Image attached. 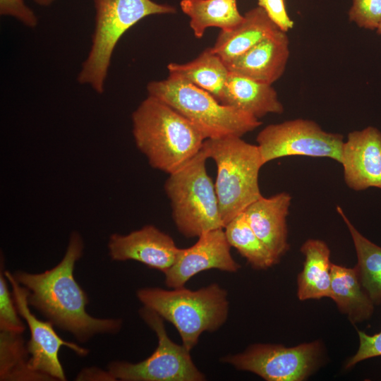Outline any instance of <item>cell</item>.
<instances>
[{"mask_svg":"<svg viewBox=\"0 0 381 381\" xmlns=\"http://www.w3.org/2000/svg\"><path fill=\"white\" fill-rule=\"evenodd\" d=\"M4 271L0 272V329L22 334L25 325L18 316L12 293L10 292Z\"/></svg>","mask_w":381,"mask_h":381,"instance_id":"484cf974","label":"cell"},{"mask_svg":"<svg viewBox=\"0 0 381 381\" xmlns=\"http://www.w3.org/2000/svg\"><path fill=\"white\" fill-rule=\"evenodd\" d=\"M76 380H116L109 371H104L96 367L83 369L77 375Z\"/></svg>","mask_w":381,"mask_h":381,"instance_id":"4dcf8cb0","label":"cell"},{"mask_svg":"<svg viewBox=\"0 0 381 381\" xmlns=\"http://www.w3.org/2000/svg\"><path fill=\"white\" fill-rule=\"evenodd\" d=\"M198 238L192 246L179 248L173 265L164 272L168 287H183L190 278L202 271L217 269L236 272L240 269L231 254L224 228L205 232Z\"/></svg>","mask_w":381,"mask_h":381,"instance_id":"7c38bea8","label":"cell"},{"mask_svg":"<svg viewBox=\"0 0 381 381\" xmlns=\"http://www.w3.org/2000/svg\"><path fill=\"white\" fill-rule=\"evenodd\" d=\"M170 75L184 80L214 96L218 101L230 73L223 60L211 47L186 64L167 65Z\"/></svg>","mask_w":381,"mask_h":381,"instance_id":"44dd1931","label":"cell"},{"mask_svg":"<svg viewBox=\"0 0 381 381\" xmlns=\"http://www.w3.org/2000/svg\"><path fill=\"white\" fill-rule=\"evenodd\" d=\"M95 26L92 44L78 80L102 93L114 49L122 35L143 18L174 13V7L152 0H93Z\"/></svg>","mask_w":381,"mask_h":381,"instance_id":"52a82bcc","label":"cell"},{"mask_svg":"<svg viewBox=\"0 0 381 381\" xmlns=\"http://www.w3.org/2000/svg\"><path fill=\"white\" fill-rule=\"evenodd\" d=\"M181 8L190 18V27L197 38L202 37L210 27L230 30L244 18L236 0H181Z\"/></svg>","mask_w":381,"mask_h":381,"instance_id":"7402d4cb","label":"cell"},{"mask_svg":"<svg viewBox=\"0 0 381 381\" xmlns=\"http://www.w3.org/2000/svg\"><path fill=\"white\" fill-rule=\"evenodd\" d=\"M202 149L217 166L214 186L224 227L262 196L259 171L264 163L258 145L237 135L207 138Z\"/></svg>","mask_w":381,"mask_h":381,"instance_id":"277c9868","label":"cell"},{"mask_svg":"<svg viewBox=\"0 0 381 381\" xmlns=\"http://www.w3.org/2000/svg\"><path fill=\"white\" fill-rule=\"evenodd\" d=\"M207 159L201 148L188 163L168 174L164 185L173 221L187 238L224 228L215 186L206 170Z\"/></svg>","mask_w":381,"mask_h":381,"instance_id":"5b68a950","label":"cell"},{"mask_svg":"<svg viewBox=\"0 0 381 381\" xmlns=\"http://www.w3.org/2000/svg\"><path fill=\"white\" fill-rule=\"evenodd\" d=\"M289 45L286 32L279 29L225 64L230 73L272 85L285 71Z\"/></svg>","mask_w":381,"mask_h":381,"instance_id":"9a60e30c","label":"cell"},{"mask_svg":"<svg viewBox=\"0 0 381 381\" xmlns=\"http://www.w3.org/2000/svg\"><path fill=\"white\" fill-rule=\"evenodd\" d=\"M12 287V295L20 315L26 321L30 332L27 343L29 365L35 372L45 375L53 380H66V376L59 358L61 346H66L80 356H86L89 351L75 343L66 341L55 332L50 321L39 320L30 310L28 290L19 284L12 273L4 271Z\"/></svg>","mask_w":381,"mask_h":381,"instance_id":"8fae6325","label":"cell"},{"mask_svg":"<svg viewBox=\"0 0 381 381\" xmlns=\"http://www.w3.org/2000/svg\"><path fill=\"white\" fill-rule=\"evenodd\" d=\"M320 355L318 341L294 347L255 344L241 353L223 356L221 361L267 381H301L313 372Z\"/></svg>","mask_w":381,"mask_h":381,"instance_id":"30bf717a","label":"cell"},{"mask_svg":"<svg viewBox=\"0 0 381 381\" xmlns=\"http://www.w3.org/2000/svg\"><path fill=\"white\" fill-rule=\"evenodd\" d=\"M219 102L260 119L282 114L284 107L272 85L230 73Z\"/></svg>","mask_w":381,"mask_h":381,"instance_id":"e0dca14e","label":"cell"},{"mask_svg":"<svg viewBox=\"0 0 381 381\" xmlns=\"http://www.w3.org/2000/svg\"><path fill=\"white\" fill-rule=\"evenodd\" d=\"M224 229L231 247L235 248L253 268L265 270L278 262L255 234L244 212L228 222Z\"/></svg>","mask_w":381,"mask_h":381,"instance_id":"d4e9b609","label":"cell"},{"mask_svg":"<svg viewBox=\"0 0 381 381\" xmlns=\"http://www.w3.org/2000/svg\"><path fill=\"white\" fill-rule=\"evenodd\" d=\"M243 16V20L234 28L221 30L211 47L224 63L241 56L279 29L260 6L250 9Z\"/></svg>","mask_w":381,"mask_h":381,"instance_id":"ac0fdd59","label":"cell"},{"mask_svg":"<svg viewBox=\"0 0 381 381\" xmlns=\"http://www.w3.org/2000/svg\"><path fill=\"white\" fill-rule=\"evenodd\" d=\"M131 118L137 148L153 169L167 174L193 159L207 139L186 117L149 95L133 112Z\"/></svg>","mask_w":381,"mask_h":381,"instance_id":"7a4b0ae2","label":"cell"},{"mask_svg":"<svg viewBox=\"0 0 381 381\" xmlns=\"http://www.w3.org/2000/svg\"><path fill=\"white\" fill-rule=\"evenodd\" d=\"M337 211L346 223L353 242L358 259L356 267L361 284L374 305H381V247L363 236L339 207H337Z\"/></svg>","mask_w":381,"mask_h":381,"instance_id":"603a6c76","label":"cell"},{"mask_svg":"<svg viewBox=\"0 0 381 381\" xmlns=\"http://www.w3.org/2000/svg\"><path fill=\"white\" fill-rule=\"evenodd\" d=\"M54 1H56V0H34V1L36 4H37L40 5V6H47L50 5Z\"/></svg>","mask_w":381,"mask_h":381,"instance_id":"1f68e13d","label":"cell"},{"mask_svg":"<svg viewBox=\"0 0 381 381\" xmlns=\"http://www.w3.org/2000/svg\"><path fill=\"white\" fill-rule=\"evenodd\" d=\"M291 200L288 193L282 192L262 196L244 210L250 227L277 260L289 248L286 217Z\"/></svg>","mask_w":381,"mask_h":381,"instance_id":"2e32d148","label":"cell"},{"mask_svg":"<svg viewBox=\"0 0 381 381\" xmlns=\"http://www.w3.org/2000/svg\"><path fill=\"white\" fill-rule=\"evenodd\" d=\"M359 346L356 353L346 363V368H351L364 360L381 356V331L369 335L362 331H358Z\"/></svg>","mask_w":381,"mask_h":381,"instance_id":"83f0119b","label":"cell"},{"mask_svg":"<svg viewBox=\"0 0 381 381\" xmlns=\"http://www.w3.org/2000/svg\"><path fill=\"white\" fill-rule=\"evenodd\" d=\"M270 19L283 32H287L294 27V21L289 16L284 0H258Z\"/></svg>","mask_w":381,"mask_h":381,"instance_id":"f546056e","label":"cell"},{"mask_svg":"<svg viewBox=\"0 0 381 381\" xmlns=\"http://www.w3.org/2000/svg\"><path fill=\"white\" fill-rule=\"evenodd\" d=\"M343 139L313 121L297 119L267 126L256 141L264 164L289 156L328 157L341 164Z\"/></svg>","mask_w":381,"mask_h":381,"instance_id":"9c48e42d","label":"cell"},{"mask_svg":"<svg viewBox=\"0 0 381 381\" xmlns=\"http://www.w3.org/2000/svg\"><path fill=\"white\" fill-rule=\"evenodd\" d=\"M83 250V238L74 231L63 258L55 267L42 273L22 270L12 273L14 279L28 290L29 306L81 343L97 334H116L123 325L121 319L97 318L86 312L87 295L73 276L75 265Z\"/></svg>","mask_w":381,"mask_h":381,"instance_id":"6da1fadb","label":"cell"},{"mask_svg":"<svg viewBox=\"0 0 381 381\" xmlns=\"http://www.w3.org/2000/svg\"><path fill=\"white\" fill-rule=\"evenodd\" d=\"M107 248L112 260H135L163 273L173 265L179 250L169 234L151 224L126 235L111 234Z\"/></svg>","mask_w":381,"mask_h":381,"instance_id":"4fadbf2b","label":"cell"},{"mask_svg":"<svg viewBox=\"0 0 381 381\" xmlns=\"http://www.w3.org/2000/svg\"><path fill=\"white\" fill-rule=\"evenodd\" d=\"M376 31L377 34L381 35V22L380 23Z\"/></svg>","mask_w":381,"mask_h":381,"instance_id":"d6a6232c","label":"cell"},{"mask_svg":"<svg viewBox=\"0 0 381 381\" xmlns=\"http://www.w3.org/2000/svg\"><path fill=\"white\" fill-rule=\"evenodd\" d=\"M147 90L149 96L167 104L193 123L207 139L242 137L262 124L259 119L221 104L208 92L175 76L150 82Z\"/></svg>","mask_w":381,"mask_h":381,"instance_id":"8992f818","label":"cell"},{"mask_svg":"<svg viewBox=\"0 0 381 381\" xmlns=\"http://www.w3.org/2000/svg\"><path fill=\"white\" fill-rule=\"evenodd\" d=\"M136 296L143 306L175 327L190 351L203 332L219 329L229 315L227 292L217 283L195 291L185 286L172 290L145 287L138 289Z\"/></svg>","mask_w":381,"mask_h":381,"instance_id":"3957f363","label":"cell"},{"mask_svg":"<svg viewBox=\"0 0 381 381\" xmlns=\"http://www.w3.org/2000/svg\"><path fill=\"white\" fill-rule=\"evenodd\" d=\"M140 316L156 334L158 344L151 356L136 363L112 361L108 370L116 380L122 381H203L205 375L194 364L183 344L174 342L168 336L164 319L143 306Z\"/></svg>","mask_w":381,"mask_h":381,"instance_id":"ba28073f","label":"cell"},{"mask_svg":"<svg viewBox=\"0 0 381 381\" xmlns=\"http://www.w3.org/2000/svg\"><path fill=\"white\" fill-rule=\"evenodd\" d=\"M1 381H50L49 377L32 370L29 353L21 334L1 331Z\"/></svg>","mask_w":381,"mask_h":381,"instance_id":"cb8c5ba5","label":"cell"},{"mask_svg":"<svg viewBox=\"0 0 381 381\" xmlns=\"http://www.w3.org/2000/svg\"><path fill=\"white\" fill-rule=\"evenodd\" d=\"M349 20L360 28L377 30L381 22V0H353Z\"/></svg>","mask_w":381,"mask_h":381,"instance_id":"4316f807","label":"cell"},{"mask_svg":"<svg viewBox=\"0 0 381 381\" xmlns=\"http://www.w3.org/2000/svg\"><path fill=\"white\" fill-rule=\"evenodd\" d=\"M0 13L14 17L28 27L37 25V17L23 0H0Z\"/></svg>","mask_w":381,"mask_h":381,"instance_id":"f1b7e54d","label":"cell"},{"mask_svg":"<svg viewBox=\"0 0 381 381\" xmlns=\"http://www.w3.org/2000/svg\"><path fill=\"white\" fill-rule=\"evenodd\" d=\"M305 260L298 276V298L301 301L329 297L331 284L330 250L323 241L308 239L301 248Z\"/></svg>","mask_w":381,"mask_h":381,"instance_id":"ffe728a7","label":"cell"},{"mask_svg":"<svg viewBox=\"0 0 381 381\" xmlns=\"http://www.w3.org/2000/svg\"><path fill=\"white\" fill-rule=\"evenodd\" d=\"M341 164L346 184L353 190L381 189V132L373 126L349 133Z\"/></svg>","mask_w":381,"mask_h":381,"instance_id":"5bb4252c","label":"cell"},{"mask_svg":"<svg viewBox=\"0 0 381 381\" xmlns=\"http://www.w3.org/2000/svg\"><path fill=\"white\" fill-rule=\"evenodd\" d=\"M329 297L353 323L368 320L373 313L375 305L361 284L356 266L332 263Z\"/></svg>","mask_w":381,"mask_h":381,"instance_id":"d6986e66","label":"cell"}]
</instances>
